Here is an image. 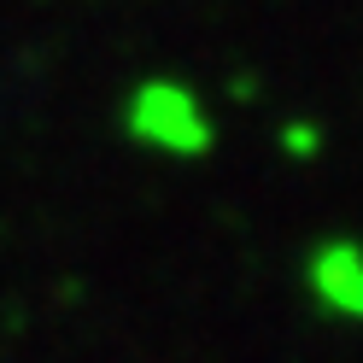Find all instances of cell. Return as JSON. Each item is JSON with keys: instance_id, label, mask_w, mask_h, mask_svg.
Returning a JSON list of instances; mask_svg holds the SVG:
<instances>
[{"instance_id": "obj_1", "label": "cell", "mask_w": 363, "mask_h": 363, "mask_svg": "<svg viewBox=\"0 0 363 363\" xmlns=\"http://www.w3.org/2000/svg\"><path fill=\"white\" fill-rule=\"evenodd\" d=\"M129 135L147 141V147H158V152H176V158L211 147L206 111H199L194 94L176 88V82H152V88H141V94L129 100Z\"/></svg>"}, {"instance_id": "obj_2", "label": "cell", "mask_w": 363, "mask_h": 363, "mask_svg": "<svg viewBox=\"0 0 363 363\" xmlns=\"http://www.w3.org/2000/svg\"><path fill=\"white\" fill-rule=\"evenodd\" d=\"M305 287L334 323H363V246L357 240H323L305 258Z\"/></svg>"}]
</instances>
